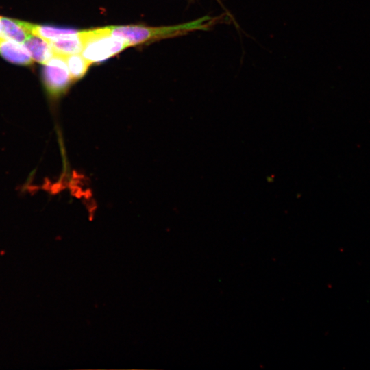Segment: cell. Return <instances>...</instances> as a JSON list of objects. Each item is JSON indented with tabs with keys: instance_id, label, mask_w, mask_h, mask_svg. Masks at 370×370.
Instances as JSON below:
<instances>
[{
	"instance_id": "cell-6",
	"label": "cell",
	"mask_w": 370,
	"mask_h": 370,
	"mask_svg": "<svg viewBox=\"0 0 370 370\" xmlns=\"http://www.w3.org/2000/svg\"><path fill=\"white\" fill-rule=\"evenodd\" d=\"M23 44L30 53L33 60L42 64L55 55L50 43L36 35L31 34Z\"/></svg>"
},
{
	"instance_id": "cell-5",
	"label": "cell",
	"mask_w": 370,
	"mask_h": 370,
	"mask_svg": "<svg viewBox=\"0 0 370 370\" xmlns=\"http://www.w3.org/2000/svg\"><path fill=\"white\" fill-rule=\"evenodd\" d=\"M20 25L32 34L40 36L48 42L75 35L79 31L50 25H40L18 20Z\"/></svg>"
},
{
	"instance_id": "cell-8",
	"label": "cell",
	"mask_w": 370,
	"mask_h": 370,
	"mask_svg": "<svg viewBox=\"0 0 370 370\" xmlns=\"http://www.w3.org/2000/svg\"><path fill=\"white\" fill-rule=\"evenodd\" d=\"M0 19L4 38L22 43L31 34L20 25L17 19L3 16H0Z\"/></svg>"
},
{
	"instance_id": "cell-10",
	"label": "cell",
	"mask_w": 370,
	"mask_h": 370,
	"mask_svg": "<svg viewBox=\"0 0 370 370\" xmlns=\"http://www.w3.org/2000/svg\"><path fill=\"white\" fill-rule=\"evenodd\" d=\"M1 37H3V36L2 25H1V19H0V38Z\"/></svg>"
},
{
	"instance_id": "cell-7",
	"label": "cell",
	"mask_w": 370,
	"mask_h": 370,
	"mask_svg": "<svg viewBox=\"0 0 370 370\" xmlns=\"http://www.w3.org/2000/svg\"><path fill=\"white\" fill-rule=\"evenodd\" d=\"M49 42L54 53L62 56L81 53L83 48L81 31L75 35L56 39Z\"/></svg>"
},
{
	"instance_id": "cell-1",
	"label": "cell",
	"mask_w": 370,
	"mask_h": 370,
	"mask_svg": "<svg viewBox=\"0 0 370 370\" xmlns=\"http://www.w3.org/2000/svg\"><path fill=\"white\" fill-rule=\"evenodd\" d=\"M209 21L208 17H204L173 26L152 27L142 25H113L104 27L110 34L122 38L130 47L176 36L192 30L201 29L208 25Z\"/></svg>"
},
{
	"instance_id": "cell-2",
	"label": "cell",
	"mask_w": 370,
	"mask_h": 370,
	"mask_svg": "<svg viewBox=\"0 0 370 370\" xmlns=\"http://www.w3.org/2000/svg\"><path fill=\"white\" fill-rule=\"evenodd\" d=\"M82 56L91 64L102 62L129 46L124 40L110 34L104 27L81 31Z\"/></svg>"
},
{
	"instance_id": "cell-4",
	"label": "cell",
	"mask_w": 370,
	"mask_h": 370,
	"mask_svg": "<svg viewBox=\"0 0 370 370\" xmlns=\"http://www.w3.org/2000/svg\"><path fill=\"white\" fill-rule=\"evenodd\" d=\"M0 56L18 65H29L34 61L24 44L4 37L0 38Z\"/></svg>"
},
{
	"instance_id": "cell-9",
	"label": "cell",
	"mask_w": 370,
	"mask_h": 370,
	"mask_svg": "<svg viewBox=\"0 0 370 370\" xmlns=\"http://www.w3.org/2000/svg\"><path fill=\"white\" fill-rule=\"evenodd\" d=\"M73 81L81 79L88 71L90 63L81 53L63 56Z\"/></svg>"
},
{
	"instance_id": "cell-3",
	"label": "cell",
	"mask_w": 370,
	"mask_h": 370,
	"mask_svg": "<svg viewBox=\"0 0 370 370\" xmlns=\"http://www.w3.org/2000/svg\"><path fill=\"white\" fill-rule=\"evenodd\" d=\"M41 75L46 92L54 100L63 95L73 82L64 57L57 54L43 64Z\"/></svg>"
}]
</instances>
